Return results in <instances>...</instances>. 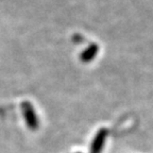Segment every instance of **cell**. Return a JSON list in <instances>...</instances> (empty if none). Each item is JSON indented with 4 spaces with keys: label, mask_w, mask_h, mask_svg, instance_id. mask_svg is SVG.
Wrapping results in <instances>:
<instances>
[{
    "label": "cell",
    "mask_w": 153,
    "mask_h": 153,
    "mask_svg": "<svg viewBox=\"0 0 153 153\" xmlns=\"http://www.w3.org/2000/svg\"><path fill=\"white\" fill-rule=\"evenodd\" d=\"M24 113H25V117L27 119V122L32 129L37 127V118H36V115L34 113L33 108L29 103L24 104Z\"/></svg>",
    "instance_id": "1"
},
{
    "label": "cell",
    "mask_w": 153,
    "mask_h": 153,
    "mask_svg": "<svg viewBox=\"0 0 153 153\" xmlns=\"http://www.w3.org/2000/svg\"><path fill=\"white\" fill-rule=\"evenodd\" d=\"M97 52H98V47L96 45H91V47L87 48L86 51H84L83 54L81 55L82 61H83V62H89V61H91L94 57L96 56Z\"/></svg>",
    "instance_id": "2"
}]
</instances>
